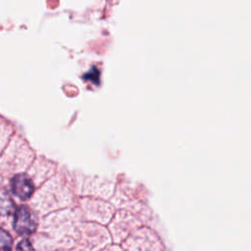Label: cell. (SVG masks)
Instances as JSON below:
<instances>
[{"label":"cell","instance_id":"obj_4","mask_svg":"<svg viewBox=\"0 0 251 251\" xmlns=\"http://www.w3.org/2000/svg\"><path fill=\"white\" fill-rule=\"evenodd\" d=\"M13 246V238L3 228L0 227V251H11Z\"/></svg>","mask_w":251,"mask_h":251},{"label":"cell","instance_id":"obj_2","mask_svg":"<svg viewBox=\"0 0 251 251\" xmlns=\"http://www.w3.org/2000/svg\"><path fill=\"white\" fill-rule=\"evenodd\" d=\"M11 187L13 193L22 200L28 199L34 191L33 182L25 174L15 175L11 179Z\"/></svg>","mask_w":251,"mask_h":251},{"label":"cell","instance_id":"obj_5","mask_svg":"<svg viewBox=\"0 0 251 251\" xmlns=\"http://www.w3.org/2000/svg\"><path fill=\"white\" fill-rule=\"evenodd\" d=\"M17 251H35L27 239H23L17 245Z\"/></svg>","mask_w":251,"mask_h":251},{"label":"cell","instance_id":"obj_3","mask_svg":"<svg viewBox=\"0 0 251 251\" xmlns=\"http://www.w3.org/2000/svg\"><path fill=\"white\" fill-rule=\"evenodd\" d=\"M14 209L15 205L9 193L5 189H0V216H9Z\"/></svg>","mask_w":251,"mask_h":251},{"label":"cell","instance_id":"obj_1","mask_svg":"<svg viewBox=\"0 0 251 251\" xmlns=\"http://www.w3.org/2000/svg\"><path fill=\"white\" fill-rule=\"evenodd\" d=\"M14 229L20 235H30L36 229V222L30 209L21 206L15 212Z\"/></svg>","mask_w":251,"mask_h":251}]
</instances>
